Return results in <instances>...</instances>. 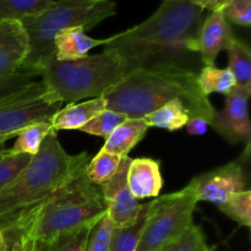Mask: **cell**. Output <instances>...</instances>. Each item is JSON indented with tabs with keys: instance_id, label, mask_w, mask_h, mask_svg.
Listing matches in <instances>:
<instances>
[{
	"instance_id": "1",
	"label": "cell",
	"mask_w": 251,
	"mask_h": 251,
	"mask_svg": "<svg viewBox=\"0 0 251 251\" xmlns=\"http://www.w3.org/2000/svg\"><path fill=\"white\" fill-rule=\"evenodd\" d=\"M202 12L190 0H163L146 21L107 38L104 47L124 59L130 70L157 64L183 65L181 56L195 53Z\"/></svg>"
},
{
	"instance_id": "2",
	"label": "cell",
	"mask_w": 251,
	"mask_h": 251,
	"mask_svg": "<svg viewBox=\"0 0 251 251\" xmlns=\"http://www.w3.org/2000/svg\"><path fill=\"white\" fill-rule=\"evenodd\" d=\"M103 98L107 109L142 119L171 100H179L190 117L212 122L217 110L201 92L198 74L181 64H157L131 70Z\"/></svg>"
},
{
	"instance_id": "3",
	"label": "cell",
	"mask_w": 251,
	"mask_h": 251,
	"mask_svg": "<svg viewBox=\"0 0 251 251\" xmlns=\"http://www.w3.org/2000/svg\"><path fill=\"white\" fill-rule=\"evenodd\" d=\"M88 163V153L69 154L51 130L41 150L21 173L0 191V230L14 228L75 178Z\"/></svg>"
},
{
	"instance_id": "4",
	"label": "cell",
	"mask_w": 251,
	"mask_h": 251,
	"mask_svg": "<svg viewBox=\"0 0 251 251\" xmlns=\"http://www.w3.org/2000/svg\"><path fill=\"white\" fill-rule=\"evenodd\" d=\"M130 71L126 61L107 48L76 60H58L53 53L32 69L34 75L41 76L47 91L63 104L103 97Z\"/></svg>"
},
{
	"instance_id": "5",
	"label": "cell",
	"mask_w": 251,
	"mask_h": 251,
	"mask_svg": "<svg viewBox=\"0 0 251 251\" xmlns=\"http://www.w3.org/2000/svg\"><path fill=\"white\" fill-rule=\"evenodd\" d=\"M105 213L100 189L88 180L83 169L11 229L22 230L34 240H49L93 226Z\"/></svg>"
},
{
	"instance_id": "6",
	"label": "cell",
	"mask_w": 251,
	"mask_h": 251,
	"mask_svg": "<svg viewBox=\"0 0 251 251\" xmlns=\"http://www.w3.org/2000/svg\"><path fill=\"white\" fill-rule=\"evenodd\" d=\"M113 0H58L37 16L21 24L28 36V55L20 70L29 71L54 53V39L60 32L73 27L90 31L105 19L115 15Z\"/></svg>"
},
{
	"instance_id": "7",
	"label": "cell",
	"mask_w": 251,
	"mask_h": 251,
	"mask_svg": "<svg viewBox=\"0 0 251 251\" xmlns=\"http://www.w3.org/2000/svg\"><path fill=\"white\" fill-rule=\"evenodd\" d=\"M198 200L190 184L150 202L146 223L136 251H158L194 225Z\"/></svg>"
},
{
	"instance_id": "8",
	"label": "cell",
	"mask_w": 251,
	"mask_h": 251,
	"mask_svg": "<svg viewBox=\"0 0 251 251\" xmlns=\"http://www.w3.org/2000/svg\"><path fill=\"white\" fill-rule=\"evenodd\" d=\"M61 107L63 103L46 91L41 96L0 108V147L29 124L50 122L53 115Z\"/></svg>"
},
{
	"instance_id": "9",
	"label": "cell",
	"mask_w": 251,
	"mask_h": 251,
	"mask_svg": "<svg viewBox=\"0 0 251 251\" xmlns=\"http://www.w3.org/2000/svg\"><path fill=\"white\" fill-rule=\"evenodd\" d=\"M189 184L198 202L207 201L218 206L230 196L244 191L248 178L243 163L235 161L200 174Z\"/></svg>"
},
{
	"instance_id": "10",
	"label": "cell",
	"mask_w": 251,
	"mask_h": 251,
	"mask_svg": "<svg viewBox=\"0 0 251 251\" xmlns=\"http://www.w3.org/2000/svg\"><path fill=\"white\" fill-rule=\"evenodd\" d=\"M251 86L235 85L226 95V105L222 112H216L211 126L229 144H245L249 147L251 126L248 100Z\"/></svg>"
},
{
	"instance_id": "11",
	"label": "cell",
	"mask_w": 251,
	"mask_h": 251,
	"mask_svg": "<svg viewBox=\"0 0 251 251\" xmlns=\"http://www.w3.org/2000/svg\"><path fill=\"white\" fill-rule=\"evenodd\" d=\"M131 158L123 157L114 176L100 186L107 206V215L114 226H127L135 220L141 203L127 185V171Z\"/></svg>"
},
{
	"instance_id": "12",
	"label": "cell",
	"mask_w": 251,
	"mask_h": 251,
	"mask_svg": "<svg viewBox=\"0 0 251 251\" xmlns=\"http://www.w3.org/2000/svg\"><path fill=\"white\" fill-rule=\"evenodd\" d=\"M234 38L222 10L211 11L199 28L194 51L200 54L201 61L205 66L215 65L218 54L223 49H227Z\"/></svg>"
},
{
	"instance_id": "13",
	"label": "cell",
	"mask_w": 251,
	"mask_h": 251,
	"mask_svg": "<svg viewBox=\"0 0 251 251\" xmlns=\"http://www.w3.org/2000/svg\"><path fill=\"white\" fill-rule=\"evenodd\" d=\"M28 50V36L21 22L0 21V78L19 71Z\"/></svg>"
},
{
	"instance_id": "14",
	"label": "cell",
	"mask_w": 251,
	"mask_h": 251,
	"mask_svg": "<svg viewBox=\"0 0 251 251\" xmlns=\"http://www.w3.org/2000/svg\"><path fill=\"white\" fill-rule=\"evenodd\" d=\"M127 185L137 200L158 198L163 188L159 162L152 158L131 159L127 171Z\"/></svg>"
},
{
	"instance_id": "15",
	"label": "cell",
	"mask_w": 251,
	"mask_h": 251,
	"mask_svg": "<svg viewBox=\"0 0 251 251\" xmlns=\"http://www.w3.org/2000/svg\"><path fill=\"white\" fill-rule=\"evenodd\" d=\"M34 74L19 70L7 77L0 78V108L19 100L43 95L47 91L42 80H34Z\"/></svg>"
},
{
	"instance_id": "16",
	"label": "cell",
	"mask_w": 251,
	"mask_h": 251,
	"mask_svg": "<svg viewBox=\"0 0 251 251\" xmlns=\"http://www.w3.org/2000/svg\"><path fill=\"white\" fill-rule=\"evenodd\" d=\"M107 38L97 39L87 36L82 27H73L60 32L54 39V56L58 60H76L87 55L98 46H105Z\"/></svg>"
},
{
	"instance_id": "17",
	"label": "cell",
	"mask_w": 251,
	"mask_h": 251,
	"mask_svg": "<svg viewBox=\"0 0 251 251\" xmlns=\"http://www.w3.org/2000/svg\"><path fill=\"white\" fill-rule=\"evenodd\" d=\"M105 108L107 103L103 97L92 98L82 103L66 104L53 115L50 120L51 127L56 132L60 130H80L96 114Z\"/></svg>"
},
{
	"instance_id": "18",
	"label": "cell",
	"mask_w": 251,
	"mask_h": 251,
	"mask_svg": "<svg viewBox=\"0 0 251 251\" xmlns=\"http://www.w3.org/2000/svg\"><path fill=\"white\" fill-rule=\"evenodd\" d=\"M147 129L149 126L144 122V119L126 118L105 139L104 145L100 150L120 157V158L127 157L130 151L144 139Z\"/></svg>"
},
{
	"instance_id": "19",
	"label": "cell",
	"mask_w": 251,
	"mask_h": 251,
	"mask_svg": "<svg viewBox=\"0 0 251 251\" xmlns=\"http://www.w3.org/2000/svg\"><path fill=\"white\" fill-rule=\"evenodd\" d=\"M150 202L141 203L137 216L130 225L114 226L110 235L109 251H136L144 232Z\"/></svg>"
},
{
	"instance_id": "20",
	"label": "cell",
	"mask_w": 251,
	"mask_h": 251,
	"mask_svg": "<svg viewBox=\"0 0 251 251\" xmlns=\"http://www.w3.org/2000/svg\"><path fill=\"white\" fill-rule=\"evenodd\" d=\"M189 118H190V114L184 107L183 102L174 100L166 103L154 112L150 113L142 119L149 127H158V129H164L168 131H176L185 126Z\"/></svg>"
},
{
	"instance_id": "21",
	"label": "cell",
	"mask_w": 251,
	"mask_h": 251,
	"mask_svg": "<svg viewBox=\"0 0 251 251\" xmlns=\"http://www.w3.org/2000/svg\"><path fill=\"white\" fill-rule=\"evenodd\" d=\"M51 130L53 127H51L50 122H38L29 124L16 135V141L14 146L9 150V152L14 154L36 156Z\"/></svg>"
},
{
	"instance_id": "22",
	"label": "cell",
	"mask_w": 251,
	"mask_h": 251,
	"mask_svg": "<svg viewBox=\"0 0 251 251\" xmlns=\"http://www.w3.org/2000/svg\"><path fill=\"white\" fill-rule=\"evenodd\" d=\"M92 227L93 226H87L49 240L32 239V251H85Z\"/></svg>"
},
{
	"instance_id": "23",
	"label": "cell",
	"mask_w": 251,
	"mask_h": 251,
	"mask_svg": "<svg viewBox=\"0 0 251 251\" xmlns=\"http://www.w3.org/2000/svg\"><path fill=\"white\" fill-rule=\"evenodd\" d=\"M228 69L237 86H251V54L247 43L234 38L228 48Z\"/></svg>"
},
{
	"instance_id": "24",
	"label": "cell",
	"mask_w": 251,
	"mask_h": 251,
	"mask_svg": "<svg viewBox=\"0 0 251 251\" xmlns=\"http://www.w3.org/2000/svg\"><path fill=\"white\" fill-rule=\"evenodd\" d=\"M55 0H0V21H20L48 10Z\"/></svg>"
},
{
	"instance_id": "25",
	"label": "cell",
	"mask_w": 251,
	"mask_h": 251,
	"mask_svg": "<svg viewBox=\"0 0 251 251\" xmlns=\"http://www.w3.org/2000/svg\"><path fill=\"white\" fill-rule=\"evenodd\" d=\"M198 83L201 92L207 97L215 92L227 95L237 85L229 69H220L215 65L203 66L201 69L198 74Z\"/></svg>"
},
{
	"instance_id": "26",
	"label": "cell",
	"mask_w": 251,
	"mask_h": 251,
	"mask_svg": "<svg viewBox=\"0 0 251 251\" xmlns=\"http://www.w3.org/2000/svg\"><path fill=\"white\" fill-rule=\"evenodd\" d=\"M122 158L112 153L100 150L90 163L86 164L85 174L88 180L96 186H100L107 183L115 174Z\"/></svg>"
},
{
	"instance_id": "27",
	"label": "cell",
	"mask_w": 251,
	"mask_h": 251,
	"mask_svg": "<svg viewBox=\"0 0 251 251\" xmlns=\"http://www.w3.org/2000/svg\"><path fill=\"white\" fill-rule=\"evenodd\" d=\"M221 212L242 227L250 228L251 226V191L244 190L230 196L227 201L218 205Z\"/></svg>"
},
{
	"instance_id": "28",
	"label": "cell",
	"mask_w": 251,
	"mask_h": 251,
	"mask_svg": "<svg viewBox=\"0 0 251 251\" xmlns=\"http://www.w3.org/2000/svg\"><path fill=\"white\" fill-rule=\"evenodd\" d=\"M126 118V115L122 114V113L105 108L102 112L96 114L87 124L83 125L80 131L86 132L88 135H93V136L107 139L114 131L115 127L119 126Z\"/></svg>"
},
{
	"instance_id": "29",
	"label": "cell",
	"mask_w": 251,
	"mask_h": 251,
	"mask_svg": "<svg viewBox=\"0 0 251 251\" xmlns=\"http://www.w3.org/2000/svg\"><path fill=\"white\" fill-rule=\"evenodd\" d=\"M208 248L202 229L199 226L191 225L180 237L158 251H207Z\"/></svg>"
},
{
	"instance_id": "30",
	"label": "cell",
	"mask_w": 251,
	"mask_h": 251,
	"mask_svg": "<svg viewBox=\"0 0 251 251\" xmlns=\"http://www.w3.org/2000/svg\"><path fill=\"white\" fill-rule=\"evenodd\" d=\"M32 156L28 154H14L7 150L6 153L0 157V191L9 185L31 162Z\"/></svg>"
},
{
	"instance_id": "31",
	"label": "cell",
	"mask_w": 251,
	"mask_h": 251,
	"mask_svg": "<svg viewBox=\"0 0 251 251\" xmlns=\"http://www.w3.org/2000/svg\"><path fill=\"white\" fill-rule=\"evenodd\" d=\"M114 223L105 213L100 221L93 225L86 243L85 251H109L110 235Z\"/></svg>"
},
{
	"instance_id": "32",
	"label": "cell",
	"mask_w": 251,
	"mask_h": 251,
	"mask_svg": "<svg viewBox=\"0 0 251 251\" xmlns=\"http://www.w3.org/2000/svg\"><path fill=\"white\" fill-rule=\"evenodd\" d=\"M227 21L244 27L251 25V0H230L222 10Z\"/></svg>"
},
{
	"instance_id": "33",
	"label": "cell",
	"mask_w": 251,
	"mask_h": 251,
	"mask_svg": "<svg viewBox=\"0 0 251 251\" xmlns=\"http://www.w3.org/2000/svg\"><path fill=\"white\" fill-rule=\"evenodd\" d=\"M4 238L6 251H32V238L20 229L5 230Z\"/></svg>"
},
{
	"instance_id": "34",
	"label": "cell",
	"mask_w": 251,
	"mask_h": 251,
	"mask_svg": "<svg viewBox=\"0 0 251 251\" xmlns=\"http://www.w3.org/2000/svg\"><path fill=\"white\" fill-rule=\"evenodd\" d=\"M208 125L210 124H208L207 120L202 119V118L190 117L188 123H186L185 127L190 136H202L207 131Z\"/></svg>"
},
{
	"instance_id": "35",
	"label": "cell",
	"mask_w": 251,
	"mask_h": 251,
	"mask_svg": "<svg viewBox=\"0 0 251 251\" xmlns=\"http://www.w3.org/2000/svg\"><path fill=\"white\" fill-rule=\"evenodd\" d=\"M198 6L202 7L203 10L207 9L210 11H217V10H223L226 5L230 1V0H190Z\"/></svg>"
},
{
	"instance_id": "36",
	"label": "cell",
	"mask_w": 251,
	"mask_h": 251,
	"mask_svg": "<svg viewBox=\"0 0 251 251\" xmlns=\"http://www.w3.org/2000/svg\"><path fill=\"white\" fill-rule=\"evenodd\" d=\"M0 251H6V244H5L4 233L0 230Z\"/></svg>"
},
{
	"instance_id": "37",
	"label": "cell",
	"mask_w": 251,
	"mask_h": 251,
	"mask_svg": "<svg viewBox=\"0 0 251 251\" xmlns=\"http://www.w3.org/2000/svg\"><path fill=\"white\" fill-rule=\"evenodd\" d=\"M6 152H7V150H5V149H2V147H0V157L4 156V154L6 153Z\"/></svg>"
},
{
	"instance_id": "38",
	"label": "cell",
	"mask_w": 251,
	"mask_h": 251,
	"mask_svg": "<svg viewBox=\"0 0 251 251\" xmlns=\"http://www.w3.org/2000/svg\"><path fill=\"white\" fill-rule=\"evenodd\" d=\"M207 251H215V248H211V247H210V248H208Z\"/></svg>"
},
{
	"instance_id": "39",
	"label": "cell",
	"mask_w": 251,
	"mask_h": 251,
	"mask_svg": "<svg viewBox=\"0 0 251 251\" xmlns=\"http://www.w3.org/2000/svg\"><path fill=\"white\" fill-rule=\"evenodd\" d=\"M55 1H58V0H55Z\"/></svg>"
}]
</instances>
